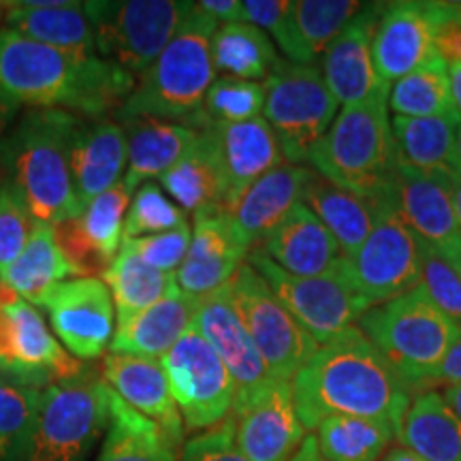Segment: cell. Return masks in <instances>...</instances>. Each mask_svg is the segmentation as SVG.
<instances>
[{"instance_id":"12","label":"cell","mask_w":461,"mask_h":461,"mask_svg":"<svg viewBox=\"0 0 461 461\" xmlns=\"http://www.w3.org/2000/svg\"><path fill=\"white\" fill-rule=\"evenodd\" d=\"M246 261L261 274L280 303L319 346L357 325L361 316L370 310L350 285L344 272V261L333 274L314 276V278L286 274L257 248H252Z\"/></svg>"},{"instance_id":"17","label":"cell","mask_w":461,"mask_h":461,"mask_svg":"<svg viewBox=\"0 0 461 461\" xmlns=\"http://www.w3.org/2000/svg\"><path fill=\"white\" fill-rule=\"evenodd\" d=\"M436 5L402 0L384 5L372 39V58L380 82L393 86L434 58Z\"/></svg>"},{"instance_id":"32","label":"cell","mask_w":461,"mask_h":461,"mask_svg":"<svg viewBox=\"0 0 461 461\" xmlns=\"http://www.w3.org/2000/svg\"><path fill=\"white\" fill-rule=\"evenodd\" d=\"M124 131L129 137V169L124 184L132 193L143 182L169 171L199 140V131L157 118L131 120L124 122Z\"/></svg>"},{"instance_id":"44","label":"cell","mask_w":461,"mask_h":461,"mask_svg":"<svg viewBox=\"0 0 461 461\" xmlns=\"http://www.w3.org/2000/svg\"><path fill=\"white\" fill-rule=\"evenodd\" d=\"M188 222L186 212L167 197L157 182H143L132 194L129 212L124 218L122 240H140L160 235Z\"/></svg>"},{"instance_id":"33","label":"cell","mask_w":461,"mask_h":461,"mask_svg":"<svg viewBox=\"0 0 461 461\" xmlns=\"http://www.w3.org/2000/svg\"><path fill=\"white\" fill-rule=\"evenodd\" d=\"M397 440L425 461H461V419L440 391H420L403 414Z\"/></svg>"},{"instance_id":"13","label":"cell","mask_w":461,"mask_h":461,"mask_svg":"<svg viewBox=\"0 0 461 461\" xmlns=\"http://www.w3.org/2000/svg\"><path fill=\"white\" fill-rule=\"evenodd\" d=\"M158 361L188 431L210 429L230 417L235 403L233 378L216 350L194 327Z\"/></svg>"},{"instance_id":"53","label":"cell","mask_w":461,"mask_h":461,"mask_svg":"<svg viewBox=\"0 0 461 461\" xmlns=\"http://www.w3.org/2000/svg\"><path fill=\"white\" fill-rule=\"evenodd\" d=\"M20 103L14 96H9L7 92L0 88V141L5 140V135L9 132L11 122L15 120V115L20 113Z\"/></svg>"},{"instance_id":"25","label":"cell","mask_w":461,"mask_h":461,"mask_svg":"<svg viewBox=\"0 0 461 461\" xmlns=\"http://www.w3.org/2000/svg\"><path fill=\"white\" fill-rule=\"evenodd\" d=\"M387 199L420 244L434 248L442 255L461 244V229L451 190L445 184L400 167Z\"/></svg>"},{"instance_id":"27","label":"cell","mask_w":461,"mask_h":461,"mask_svg":"<svg viewBox=\"0 0 461 461\" xmlns=\"http://www.w3.org/2000/svg\"><path fill=\"white\" fill-rule=\"evenodd\" d=\"M363 5L357 0H293L274 41L293 65H316Z\"/></svg>"},{"instance_id":"3","label":"cell","mask_w":461,"mask_h":461,"mask_svg":"<svg viewBox=\"0 0 461 461\" xmlns=\"http://www.w3.org/2000/svg\"><path fill=\"white\" fill-rule=\"evenodd\" d=\"M82 118L62 109H31L0 141V169L34 221L62 224L84 212L73 186L71 146Z\"/></svg>"},{"instance_id":"55","label":"cell","mask_w":461,"mask_h":461,"mask_svg":"<svg viewBox=\"0 0 461 461\" xmlns=\"http://www.w3.org/2000/svg\"><path fill=\"white\" fill-rule=\"evenodd\" d=\"M380 461H425V459H420L417 453L411 451V448L393 447L391 451L384 453V457Z\"/></svg>"},{"instance_id":"57","label":"cell","mask_w":461,"mask_h":461,"mask_svg":"<svg viewBox=\"0 0 461 461\" xmlns=\"http://www.w3.org/2000/svg\"><path fill=\"white\" fill-rule=\"evenodd\" d=\"M448 190H451L455 214H457V222H459V229H461V169L457 171V176L453 177L451 184H448Z\"/></svg>"},{"instance_id":"8","label":"cell","mask_w":461,"mask_h":461,"mask_svg":"<svg viewBox=\"0 0 461 461\" xmlns=\"http://www.w3.org/2000/svg\"><path fill=\"white\" fill-rule=\"evenodd\" d=\"M194 3L180 0H90L84 3L96 54L131 75L146 73L184 24Z\"/></svg>"},{"instance_id":"45","label":"cell","mask_w":461,"mask_h":461,"mask_svg":"<svg viewBox=\"0 0 461 461\" xmlns=\"http://www.w3.org/2000/svg\"><path fill=\"white\" fill-rule=\"evenodd\" d=\"M420 288L431 303L461 330V278L448 258L420 244Z\"/></svg>"},{"instance_id":"24","label":"cell","mask_w":461,"mask_h":461,"mask_svg":"<svg viewBox=\"0 0 461 461\" xmlns=\"http://www.w3.org/2000/svg\"><path fill=\"white\" fill-rule=\"evenodd\" d=\"M129 165V137L115 120H82L73 135L71 173L79 205L107 193Z\"/></svg>"},{"instance_id":"47","label":"cell","mask_w":461,"mask_h":461,"mask_svg":"<svg viewBox=\"0 0 461 461\" xmlns=\"http://www.w3.org/2000/svg\"><path fill=\"white\" fill-rule=\"evenodd\" d=\"M190 238H193V227L188 222L180 224L177 229L167 230L160 235H149L140 240H122V246L135 252L141 261L152 265L154 269L167 274H177L186 258Z\"/></svg>"},{"instance_id":"20","label":"cell","mask_w":461,"mask_h":461,"mask_svg":"<svg viewBox=\"0 0 461 461\" xmlns=\"http://www.w3.org/2000/svg\"><path fill=\"white\" fill-rule=\"evenodd\" d=\"M193 238L177 269V286L193 297H203L233 278L252 248L246 244L233 218L221 210L193 216Z\"/></svg>"},{"instance_id":"60","label":"cell","mask_w":461,"mask_h":461,"mask_svg":"<svg viewBox=\"0 0 461 461\" xmlns=\"http://www.w3.org/2000/svg\"><path fill=\"white\" fill-rule=\"evenodd\" d=\"M445 257L448 258V263L453 265L455 272H457L459 278H461V244H457L455 248H451L448 252H445Z\"/></svg>"},{"instance_id":"38","label":"cell","mask_w":461,"mask_h":461,"mask_svg":"<svg viewBox=\"0 0 461 461\" xmlns=\"http://www.w3.org/2000/svg\"><path fill=\"white\" fill-rule=\"evenodd\" d=\"M103 282L112 293L118 319H126L158 303L177 286L176 274L154 269L126 246H120L118 257L103 274Z\"/></svg>"},{"instance_id":"2","label":"cell","mask_w":461,"mask_h":461,"mask_svg":"<svg viewBox=\"0 0 461 461\" xmlns=\"http://www.w3.org/2000/svg\"><path fill=\"white\" fill-rule=\"evenodd\" d=\"M135 75L101 56H75L0 28V88L20 105L105 120L135 90Z\"/></svg>"},{"instance_id":"1","label":"cell","mask_w":461,"mask_h":461,"mask_svg":"<svg viewBox=\"0 0 461 461\" xmlns=\"http://www.w3.org/2000/svg\"><path fill=\"white\" fill-rule=\"evenodd\" d=\"M295 412L305 431L330 417L383 419L400 434L412 391L372 339L353 325L319 346L291 380Z\"/></svg>"},{"instance_id":"30","label":"cell","mask_w":461,"mask_h":461,"mask_svg":"<svg viewBox=\"0 0 461 461\" xmlns=\"http://www.w3.org/2000/svg\"><path fill=\"white\" fill-rule=\"evenodd\" d=\"M308 167L282 163L241 194L230 212L235 227L248 246H258L297 203H302V186Z\"/></svg>"},{"instance_id":"46","label":"cell","mask_w":461,"mask_h":461,"mask_svg":"<svg viewBox=\"0 0 461 461\" xmlns=\"http://www.w3.org/2000/svg\"><path fill=\"white\" fill-rule=\"evenodd\" d=\"M34 216L11 182H0V269L14 263L31 240Z\"/></svg>"},{"instance_id":"58","label":"cell","mask_w":461,"mask_h":461,"mask_svg":"<svg viewBox=\"0 0 461 461\" xmlns=\"http://www.w3.org/2000/svg\"><path fill=\"white\" fill-rule=\"evenodd\" d=\"M442 395H445L448 406H451L453 411L457 412V417L461 419V384H457V387H447Z\"/></svg>"},{"instance_id":"62","label":"cell","mask_w":461,"mask_h":461,"mask_svg":"<svg viewBox=\"0 0 461 461\" xmlns=\"http://www.w3.org/2000/svg\"><path fill=\"white\" fill-rule=\"evenodd\" d=\"M457 158H459V165H461V124L457 129Z\"/></svg>"},{"instance_id":"43","label":"cell","mask_w":461,"mask_h":461,"mask_svg":"<svg viewBox=\"0 0 461 461\" xmlns=\"http://www.w3.org/2000/svg\"><path fill=\"white\" fill-rule=\"evenodd\" d=\"M41 393L0 376V461H24Z\"/></svg>"},{"instance_id":"35","label":"cell","mask_w":461,"mask_h":461,"mask_svg":"<svg viewBox=\"0 0 461 461\" xmlns=\"http://www.w3.org/2000/svg\"><path fill=\"white\" fill-rule=\"evenodd\" d=\"M180 451L158 423L109 393V425L96 461H180Z\"/></svg>"},{"instance_id":"5","label":"cell","mask_w":461,"mask_h":461,"mask_svg":"<svg viewBox=\"0 0 461 461\" xmlns=\"http://www.w3.org/2000/svg\"><path fill=\"white\" fill-rule=\"evenodd\" d=\"M387 99L342 107L310 152L308 163L319 176L366 197H389L400 163Z\"/></svg>"},{"instance_id":"61","label":"cell","mask_w":461,"mask_h":461,"mask_svg":"<svg viewBox=\"0 0 461 461\" xmlns=\"http://www.w3.org/2000/svg\"><path fill=\"white\" fill-rule=\"evenodd\" d=\"M7 0H0V22H5V17H7Z\"/></svg>"},{"instance_id":"56","label":"cell","mask_w":461,"mask_h":461,"mask_svg":"<svg viewBox=\"0 0 461 461\" xmlns=\"http://www.w3.org/2000/svg\"><path fill=\"white\" fill-rule=\"evenodd\" d=\"M448 75H451V90H453V101L455 107L461 115V65L448 67Z\"/></svg>"},{"instance_id":"59","label":"cell","mask_w":461,"mask_h":461,"mask_svg":"<svg viewBox=\"0 0 461 461\" xmlns=\"http://www.w3.org/2000/svg\"><path fill=\"white\" fill-rule=\"evenodd\" d=\"M20 299H22V297L17 295L15 291H11V288L3 282V278H0V310L7 308V305H11V303L20 302Z\"/></svg>"},{"instance_id":"11","label":"cell","mask_w":461,"mask_h":461,"mask_svg":"<svg viewBox=\"0 0 461 461\" xmlns=\"http://www.w3.org/2000/svg\"><path fill=\"white\" fill-rule=\"evenodd\" d=\"M344 272L370 310L420 285V241L387 197L380 199L372 233L344 258Z\"/></svg>"},{"instance_id":"14","label":"cell","mask_w":461,"mask_h":461,"mask_svg":"<svg viewBox=\"0 0 461 461\" xmlns=\"http://www.w3.org/2000/svg\"><path fill=\"white\" fill-rule=\"evenodd\" d=\"M84 370V363L50 333L39 308L20 299L0 310V376L20 387L45 391Z\"/></svg>"},{"instance_id":"42","label":"cell","mask_w":461,"mask_h":461,"mask_svg":"<svg viewBox=\"0 0 461 461\" xmlns=\"http://www.w3.org/2000/svg\"><path fill=\"white\" fill-rule=\"evenodd\" d=\"M265 109V84L221 77L207 90L203 105L186 126L203 131L214 124H238L261 118Z\"/></svg>"},{"instance_id":"6","label":"cell","mask_w":461,"mask_h":461,"mask_svg":"<svg viewBox=\"0 0 461 461\" xmlns=\"http://www.w3.org/2000/svg\"><path fill=\"white\" fill-rule=\"evenodd\" d=\"M357 327L372 339L412 395L429 391L436 367L459 336V327L431 303L420 286L367 310Z\"/></svg>"},{"instance_id":"40","label":"cell","mask_w":461,"mask_h":461,"mask_svg":"<svg viewBox=\"0 0 461 461\" xmlns=\"http://www.w3.org/2000/svg\"><path fill=\"white\" fill-rule=\"evenodd\" d=\"M387 105L397 118H436L459 113L453 101L447 62L436 54L417 71L395 82L389 90Z\"/></svg>"},{"instance_id":"21","label":"cell","mask_w":461,"mask_h":461,"mask_svg":"<svg viewBox=\"0 0 461 461\" xmlns=\"http://www.w3.org/2000/svg\"><path fill=\"white\" fill-rule=\"evenodd\" d=\"M230 417L235 420V442L248 461H291L308 436L295 412L291 383L282 380Z\"/></svg>"},{"instance_id":"4","label":"cell","mask_w":461,"mask_h":461,"mask_svg":"<svg viewBox=\"0 0 461 461\" xmlns=\"http://www.w3.org/2000/svg\"><path fill=\"white\" fill-rule=\"evenodd\" d=\"M218 22L199 5H193L184 24L152 67L140 75L118 118L124 122L157 118L188 124L203 105L210 86L216 82L212 39Z\"/></svg>"},{"instance_id":"9","label":"cell","mask_w":461,"mask_h":461,"mask_svg":"<svg viewBox=\"0 0 461 461\" xmlns=\"http://www.w3.org/2000/svg\"><path fill=\"white\" fill-rule=\"evenodd\" d=\"M338 107L319 65L282 60L265 82V122L291 165L308 163L312 148L336 120Z\"/></svg>"},{"instance_id":"28","label":"cell","mask_w":461,"mask_h":461,"mask_svg":"<svg viewBox=\"0 0 461 461\" xmlns=\"http://www.w3.org/2000/svg\"><path fill=\"white\" fill-rule=\"evenodd\" d=\"M393 135L397 163L403 169L448 184L461 169L457 158V129L461 115H436V118H397L393 115Z\"/></svg>"},{"instance_id":"51","label":"cell","mask_w":461,"mask_h":461,"mask_svg":"<svg viewBox=\"0 0 461 461\" xmlns=\"http://www.w3.org/2000/svg\"><path fill=\"white\" fill-rule=\"evenodd\" d=\"M440 384H447V387H457V384H461V330L459 336L451 344V348L447 350L445 359L436 367L434 376L429 380V389L440 387Z\"/></svg>"},{"instance_id":"50","label":"cell","mask_w":461,"mask_h":461,"mask_svg":"<svg viewBox=\"0 0 461 461\" xmlns=\"http://www.w3.org/2000/svg\"><path fill=\"white\" fill-rule=\"evenodd\" d=\"M288 7H291L288 0H244L241 3V22L274 34L276 28L285 20Z\"/></svg>"},{"instance_id":"26","label":"cell","mask_w":461,"mask_h":461,"mask_svg":"<svg viewBox=\"0 0 461 461\" xmlns=\"http://www.w3.org/2000/svg\"><path fill=\"white\" fill-rule=\"evenodd\" d=\"M197 305L199 297L188 295L176 286L158 303L126 319H118L109 353L160 359L193 327Z\"/></svg>"},{"instance_id":"18","label":"cell","mask_w":461,"mask_h":461,"mask_svg":"<svg viewBox=\"0 0 461 461\" xmlns=\"http://www.w3.org/2000/svg\"><path fill=\"white\" fill-rule=\"evenodd\" d=\"M383 3L363 5L344 31L322 54V77L336 96L338 105H361L376 96L389 95L391 86L380 82L372 58V39L383 15Z\"/></svg>"},{"instance_id":"49","label":"cell","mask_w":461,"mask_h":461,"mask_svg":"<svg viewBox=\"0 0 461 461\" xmlns=\"http://www.w3.org/2000/svg\"><path fill=\"white\" fill-rule=\"evenodd\" d=\"M434 5L436 51L448 67H457L461 65V3H442V0H436Z\"/></svg>"},{"instance_id":"10","label":"cell","mask_w":461,"mask_h":461,"mask_svg":"<svg viewBox=\"0 0 461 461\" xmlns=\"http://www.w3.org/2000/svg\"><path fill=\"white\" fill-rule=\"evenodd\" d=\"M229 297L272 376L291 383L319 350L314 338L293 319L248 261L229 280Z\"/></svg>"},{"instance_id":"15","label":"cell","mask_w":461,"mask_h":461,"mask_svg":"<svg viewBox=\"0 0 461 461\" xmlns=\"http://www.w3.org/2000/svg\"><path fill=\"white\" fill-rule=\"evenodd\" d=\"M51 330L68 355L95 361L105 353L115 333V305L101 278H71L45 299Z\"/></svg>"},{"instance_id":"36","label":"cell","mask_w":461,"mask_h":461,"mask_svg":"<svg viewBox=\"0 0 461 461\" xmlns=\"http://www.w3.org/2000/svg\"><path fill=\"white\" fill-rule=\"evenodd\" d=\"M158 180L160 188L186 214L221 210V169L210 129L199 131L197 143Z\"/></svg>"},{"instance_id":"7","label":"cell","mask_w":461,"mask_h":461,"mask_svg":"<svg viewBox=\"0 0 461 461\" xmlns=\"http://www.w3.org/2000/svg\"><path fill=\"white\" fill-rule=\"evenodd\" d=\"M109 393L90 370L45 389L24 461H88L107 431Z\"/></svg>"},{"instance_id":"54","label":"cell","mask_w":461,"mask_h":461,"mask_svg":"<svg viewBox=\"0 0 461 461\" xmlns=\"http://www.w3.org/2000/svg\"><path fill=\"white\" fill-rule=\"evenodd\" d=\"M291 461H327V457L321 453L319 442H316V436L308 434L303 438L302 445H299L297 453L291 457Z\"/></svg>"},{"instance_id":"31","label":"cell","mask_w":461,"mask_h":461,"mask_svg":"<svg viewBox=\"0 0 461 461\" xmlns=\"http://www.w3.org/2000/svg\"><path fill=\"white\" fill-rule=\"evenodd\" d=\"M71 276L77 278V272L58 244L54 224L39 221L34 222L31 240L20 257L0 269L5 285L34 308H43L50 293L62 282L71 280Z\"/></svg>"},{"instance_id":"23","label":"cell","mask_w":461,"mask_h":461,"mask_svg":"<svg viewBox=\"0 0 461 461\" xmlns=\"http://www.w3.org/2000/svg\"><path fill=\"white\" fill-rule=\"evenodd\" d=\"M257 250L286 274L302 278L333 274L344 261L338 241L303 203L293 207Z\"/></svg>"},{"instance_id":"34","label":"cell","mask_w":461,"mask_h":461,"mask_svg":"<svg viewBox=\"0 0 461 461\" xmlns=\"http://www.w3.org/2000/svg\"><path fill=\"white\" fill-rule=\"evenodd\" d=\"M7 7L5 28L67 54L99 56L95 31L79 0H68L65 7L56 9H28L17 0H7Z\"/></svg>"},{"instance_id":"39","label":"cell","mask_w":461,"mask_h":461,"mask_svg":"<svg viewBox=\"0 0 461 461\" xmlns=\"http://www.w3.org/2000/svg\"><path fill=\"white\" fill-rule=\"evenodd\" d=\"M314 436L327 461H380L397 431L383 419L330 417Z\"/></svg>"},{"instance_id":"19","label":"cell","mask_w":461,"mask_h":461,"mask_svg":"<svg viewBox=\"0 0 461 461\" xmlns=\"http://www.w3.org/2000/svg\"><path fill=\"white\" fill-rule=\"evenodd\" d=\"M214 137L221 169V212L230 214L241 194L265 173L285 163L274 131L265 118L207 126Z\"/></svg>"},{"instance_id":"41","label":"cell","mask_w":461,"mask_h":461,"mask_svg":"<svg viewBox=\"0 0 461 461\" xmlns=\"http://www.w3.org/2000/svg\"><path fill=\"white\" fill-rule=\"evenodd\" d=\"M132 190L126 186L124 180H120L113 188L103 193L95 201H90L84 207V212L75 218V227L79 235L88 241L92 250H96L105 261H112L118 257L120 246H122V229L124 218L129 212Z\"/></svg>"},{"instance_id":"16","label":"cell","mask_w":461,"mask_h":461,"mask_svg":"<svg viewBox=\"0 0 461 461\" xmlns=\"http://www.w3.org/2000/svg\"><path fill=\"white\" fill-rule=\"evenodd\" d=\"M193 327L210 342L233 378L235 403L230 412L248 406L276 383L261 353L230 305L229 282L199 297Z\"/></svg>"},{"instance_id":"52","label":"cell","mask_w":461,"mask_h":461,"mask_svg":"<svg viewBox=\"0 0 461 461\" xmlns=\"http://www.w3.org/2000/svg\"><path fill=\"white\" fill-rule=\"evenodd\" d=\"M197 5L221 26L241 22V0H201Z\"/></svg>"},{"instance_id":"22","label":"cell","mask_w":461,"mask_h":461,"mask_svg":"<svg viewBox=\"0 0 461 461\" xmlns=\"http://www.w3.org/2000/svg\"><path fill=\"white\" fill-rule=\"evenodd\" d=\"M103 380L120 400L129 403L132 411L158 423L173 442L184 445L182 414L169 391V383L158 359L146 357L109 353L103 359Z\"/></svg>"},{"instance_id":"29","label":"cell","mask_w":461,"mask_h":461,"mask_svg":"<svg viewBox=\"0 0 461 461\" xmlns=\"http://www.w3.org/2000/svg\"><path fill=\"white\" fill-rule=\"evenodd\" d=\"M302 203L325 224L346 258L353 257L372 233L380 210V199L338 186L312 167L305 169Z\"/></svg>"},{"instance_id":"48","label":"cell","mask_w":461,"mask_h":461,"mask_svg":"<svg viewBox=\"0 0 461 461\" xmlns=\"http://www.w3.org/2000/svg\"><path fill=\"white\" fill-rule=\"evenodd\" d=\"M180 461H248L235 442L233 417L205 429L203 434L188 438L182 445Z\"/></svg>"},{"instance_id":"37","label":"cell","mask_w":461,"mask_h":461,"mask_svg":"<svg viewBox=\"0 0 461 461\" xmlns=\"http://www.w3.org/2000/svg\"><path fill=\"white\" fill-rule=\"evenodd\" d=\"M212 60L216 73L224 77L258 84L267 82L282 62L267 32L246 22L218 26L212 39Z\"/></svg>"}]
</instances>
